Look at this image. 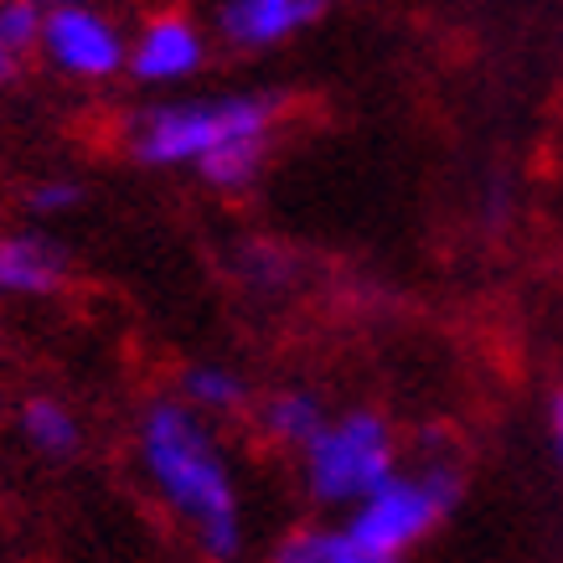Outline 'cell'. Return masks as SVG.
Returning a JSON list of instances; mask_svg holds the SVG:
<instances>
[{"label":"cell","mask_w":563,"mask_h":563,"mask_svg":"<svg viewBox=\"0 0 563 563\" xmlns=\"http://www.w3.org/2000/svg\"><path fill=\"white\" fill-rule=\"evenodd\" d=\"M16 434L42 461H73V455L84 450V419H78V409H73L68 398H57V393H32V398L21 404Z\"/></svg>","instance_id":"cell-11"},{"label":"cell","mask_w":563,"mask_h":563,"mask_svg":"<svg viewBox=\"0 0 563 563\" xmlns=\"http://www.w3.org/2000/svg\"><path fill=\"white\" fill-rule=\"evenodd\" d=\"M239 279L249 285V290H285V279H290V258L279 254V249H269V243H249L239 254Z\"/></svg>","instance_id":"cell-15"},{"label":"cell","mask_w":563,"mask_h":563,"mask_svg":"<svg viewBox=\"0 0 563 563\" xmlns=\"http://www.w3.org/2000/svg\"><path fill=\"white\" fill-rule=\"evenodd\" d=\"M325 398L306 383H285V388H269L264 398H254V429L274 450H300V444L325 424Z\"/></svg>","instance_id":"cell-9"},{"label":"cell","mask_w":563,"mask_h":563,"mask_svg":"<svg viewBox=\"0 0 563 563\" xmlns=\"http://www.w3.org/2000/svg\"><path fill=\"white\" fill-rule=\"evenodd\" d=\"M461 486L465 471L455 444L444 434H424L413 440V450H404L398 471L342 517V528L357 543L362 563H398L444 528V517L461 501Z\"/></svg>","instance_id":"cell-3"},{"label":"cell","mask_w":563,"mask_h":563,"mask_svg":"<svg viewBox=\"0 0 563 563\" xmlns=\"http://www.w3.org/2000/svg\"><path fill=\"white\" fill-rule=\"evenodd\" d=\"M42 0H0V88L21 84L42 63Z\"/></svg>","instance_id":"cell-12"},{"label":"cell","mask_w":563,"mask_h":563,"mask_svg":"<svg viewBox=\"0 0 563 563\" xmlns=\"http://www.w3.org/2000/svg\"><path fill=\"white\" fill-rule=\"evenodd\" d=\"M553 450H559V465H563V388L553 398Z\"/></svg>","instance_id":"cell-16"},{"label":"cell","mask_w":563,"mask_h":563,"mask_svg":"<svg viewBox=\"0 0 563 563\" xmlns=\"http://www.w3.org/2000/svg\"><path fill=\"white\" fill-rule=\"evenodd\" d=\"M274 563H362L342 522H306L274 543Z\"/></svg>","instance_id":"cell-13"},{"label":"cell","mask_w":563,"mask_h":563,"mask_svg":"<svg viewBox=\"0 0 563 563\" xmlns=\"http://www.w3.org/2000/svg\"><path fill=\"white\" fill-rule=\"evenodd\" d=\"M331 11V0H222L212 36L228 52H269L310 32Z\"/></svg>","instance_id":"cell-7"},{"label":"cell","mask_w":563,"mask_h":563,"mask_svg":"<svg viewBox=\"0 0 563 563\" xmlns=\"http://www.w3.org/2000/svg\"><path fill=\"white\" fill-rule=\"evenodd\" d=\"M42 63L68 84H114L130 63V32L99 0H57L42 11Z\"/></svg>","instance_id":"cell-5"},{"label":"cell","mask_w":563,"mask_h":563,"mask_svg":"<svg viewBox=\"0 0 563 563\" xmlns=\"http://www.w3.org/2000/svg\"><path fill=\"white\" fill-rule=\"evenodd\" d=\"M404 444L398 429L373 409L325 413V424L295 450L300 465V492L310 512H352L362 496H373L383 481L398 471Z\"/></svg>","instance_id":"cell-4"},{"label":"cell","mask_w":563,"mask_h":563,"mask_svg":"<svg viewBox=\"0 0 563 563\" xmlns=\"http://www.w3.org/2000/svg\"><path fill=\"white\" fill-rule=\"evenodd\" d=\"M21 207H26V218H36V222H63L84 207V187H78L73 176H42V181L26 187Z\"/></svg>","instance_id":"cell-14"},{"label":"cell","mask_w":563,"mask_h":563,"mask_svg":"<svg viewBox=\"0 0 563 563\" xmlns=\"http://www.w3.org/2000/svg\"><path fill=\"white\" fill-rule=\"evenodd\" d=\"M176 398L191 404L197 413H207L212 424H233L243 413H254V388H249V377H243L239 367H228V362H191V367H181Z\"/></svg>","instance_id":"cell-10"},{"label":"cell","mask_w":563,"mask_h":563,"mask_svg":"<svg viewBox=\"0 0 563 563\" xmlns=\"http://www.w3.org/2000/svg\"><path fill=\"white\" fill-rule=\"evenodd\" d=\"M42 5H57V0H42Z\"/></svg>","instance_id":"cell-17"},{"label":"cell","mask_w":563,"mask_h":563,"mask_svg":"<svg viewBox=\"0 0 563 563\" xmlns=\"http://www.w3.org/2000/svg\"><path fill=\"white\" fill-rule=\"evenodd\" d=\"M212 63V32L187 11H155L130 32L124 73L140 88H181Z\"/></svg>","instance_id":"cell-6"},{"label":"cell","mask_w":563,"mask_h":563,"mask_svg":"<svg viewBox=\"0 0 563 563\" xmlns=\"http://www.w3.org/2000/svg\"><path fill=\"white\" fill-rule=\"evenodd\" d=\"M285 109H290L285 93H269V88L151 99L124 114L120 145L135 166L191 172L222 197H243L269 166Z\"/></svg>","instance_id":"cell-1"},{"label":"cell","mask_w":563,"mask_h":563,"mask_svg":"<svg viewBox=\"0 0 563 563\" xmlns=\"http://www.w3.org/2000/svg\"><path fill=\"white\" fill-rule=\"evenodd\" d=\"M135 476L202 559L249 553V512L218 424L176 393L151 398L135 419Z\"/></svg>","instance_id":"cell-2"},{"label":"cell","mask_w":563,"mask_h":563,"mask_svg":"<svg viewBox=\"0 0 563 563\" xmlns=\"http://www.w3.org/2000/svg\"><path fill=\"white\" fill-rule=\"evenodd\" d=\"M68 249L47 228H11L0 233V295L5 300H47L68 285Z\"/></svg>","instance_id":"cell-8"}]
</instances>
